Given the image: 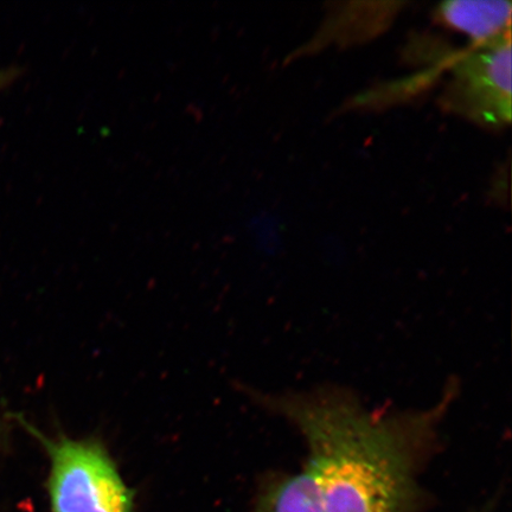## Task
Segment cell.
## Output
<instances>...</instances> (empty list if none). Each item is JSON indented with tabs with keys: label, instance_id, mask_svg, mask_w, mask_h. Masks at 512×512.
<instances>
[{
	"label": "cell",
	"instance_id": "cell-1",
	"mask_svg": "<svg viewBox=\"0 0 512 512\" xmlns=\"http://www.w3.org/2000/svg\"><path fill=\"white\" fill-rule=\"evenodd\" d=\"M452 395L419 412L368 411L341 390L270 399L302 433V470L262 484L252 512H418L421 466L438 446Z\"/></svg>",
	"mask_w": 512,
	"mask_h": 512
},
{
	"label": "cell",
	"instance_id": "cell-2",
	"mask_svg": "<svg viewBox=\"0 0 512 512\" xmlns=\"http://www.w3.org/2000/svg\"><path fill=\"white\" fill-rule=\"evenodd\" d=\"M53 512H132L133 495L104 445L93 439L44 438Z\"/></svg>",
	"mask_w": 512,
	"mask_h": 512
},
{
	"label": "cell",
	"instance_id": "cell-3",
	"mask_svg": "<svg viewBox=\"0 0 512 512\" xmlns=\"http://www.w3.org/2000/svg\"><path fill=\"white\" fill-rule=\"evenodd\" d=\"M511 104V35L467 50L439 98L445 112L492 131L510 125Z\"/></svg>",
	"mask_w": 512,
	"mask_h": 512
},
{
	"label": "cell",
	"instance_id": "cell-4",
	"mask_svg": "<svg viewBox=\"0 0 512 512\" xmlns=\"http://www.w3.org/2000/svg\"><path fill=\"white\" fill-rule=\"evenodd\" d=\"M511 12L504 0H452L438 5L434 19L469 38L471 47H480L511 35Z\"/></svg>",
	"mask_w": 512,
	"mask_h": 512
}]
</instances>
